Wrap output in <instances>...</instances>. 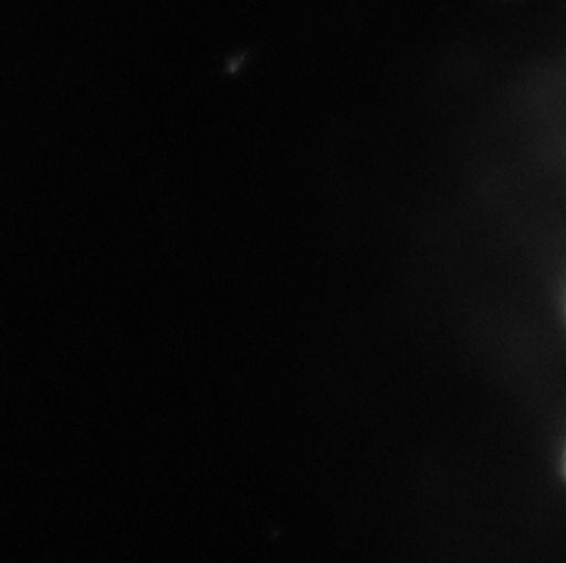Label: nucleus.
Segmentation results:
<instances>
[{"instance_id":"f257e3e1","label":"nucleus","mask_w":566,"mask_h":563,"mask_svg":"<svg viewBox=\"0 0 566 563\" xmlns=\"http://www.w3.org/2000/svg\"><path fill=\"white\" fill-rule=\"evenodd\" d=\"M562 472H563V478L566 479V447H565V450H563V454H562Z\"/></svg>"}]
</instances>
